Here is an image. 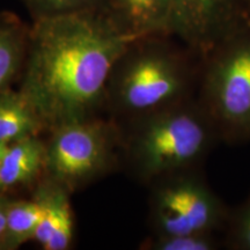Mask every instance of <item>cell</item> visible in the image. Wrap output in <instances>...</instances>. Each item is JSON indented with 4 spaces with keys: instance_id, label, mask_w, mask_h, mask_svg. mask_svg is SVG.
Masks as SVG:
<instances>
[{
    "instance_id": "obj_2",
    "label": "cell",
    "mask_w": 250,
    "mask_h": 250,
    "mask_svg": "<svg viewBox=\"0 0 250 250\" xmlns=\"http://www.w3.org/2000/svg\"><path fill=\"white\" fill-rule=\"evenodd\" d=\"M120 125L122 165L145 184L189 170L210 144L208 115L187 100Z\"/></svg>"
},
{
    "instance_id": "obj_6",
    "label": "cell",
    "mask_w": 250,
    "mask_h": 250,
    "mask_svg": "<svg viewBox=\"0 0 250 250\" xmlns=\"http://www.w3.org/2000/svg\"><path fill=\"white\" fill-rule=\"evenodd\" d=\"M206 99L219 121L250 124V35L220 52L206 76Z\"/></svg>"
},
{
    "instance_id": "obj_12",
    "label": "cell",
    "mask_w": 250,
    "mask_h": 250,
    "mask_svg": "<svg viewBox=\"0 0 250 250\" xmlns=\"http://www.w3.org/2000/svg\"><path fill=\"white\" fill-rule=\"evenodd\" d=\"M45 127L39 115L19 89L0 92V144L18 142L27 137L43 136Z\"/></svg>"
},
{
    "instance_id": "obj_16",
    "label": "cell",
    "mask_w": 250,
    "mask_h": 250,
    "mask_svg": "<svg viewBox=\"0 0 250 250\" xmlns=\"http://www.w3.org/2000/svg\"><path fill=\"white\" fill-rule=\"evenodd\" d=\"M235 236L237 245L241 248L250 250V203L239 217Z\"/></svg>"
},
{
    "instance_id": "obj_3",
    "label": "cell",
    "mask_w": 250,
    "mask_h": 250,
    "mask_svg": "<svg viewBox=\"0 0 250 250\" xmlns=\"http://www.w3.org/2000/svg\"><path fill=\"white\" fill-rule=\"evenodd\" d=\"M168 35L131 41L115 62L107 86L105 115L131 121L186 100V62L166 42Z\"/></svg>"
},
{
    "instance_id": "obj_15",
    "label": "cell",
    "mask_w": 250,
    "mask_h": 250,
    "mask_svg": "<svg viewBox=\"0 0 250 250\" xmlns=\"http://www.w3.org/2000/svg\"><path fill=\"white\" fill-rule=\"evenodd\" d=\"M215 243L211 233L186 235H153L140 243L143 250H211Z\"/></svg>"
},
{
    "instance_id": "obj_17",
    "label": "cell",
    "mask_w": 250,
    "mask_h": 250,
    "mask_svg": "<svg viewBox=\"0 0 250 250\" xmlns=\"http://www.w3.org/2000/svg\"><path fill=\"white\" fill-rule=\"evenodd\" d=\"M11 199V197H8L6 193H0V250H1V245L4 242V237L6 234L7 211Z\"/></svg>"
},
{
    "instance_id": "obj_7",
    "label": "cell",
    "mask_w": 250,
    "mask_h": 250,
    "mask_svg": "<svg viewBox=\"0 0 250 250\" xmlns=\"http://www.w3.org/2000/svg\"><path fill=\"white\" fill-rule=\"evenodd\" d=\"M237 0H174L173 34L191 48L206 50L221 37Z\"/></svg>"
},
{
    "instance_id": "obj_9",
    "label": "cell",
    "mask_w": 250,
    "mask_h": 250,
    "mask_svg": "<svg viewBox=\"0 0 250 250\" xmlns=\"http://www.w3.org/2000/svg\"><path fill=\"white\" fill-rule=\"evenodd\" d=\"M34 193L44 204V214L37 227L34 241L44 250L70 249L76 230L71 193L44 177L35 187Z\"/></svg>"
},
{
    "instance_id": "obj_18",
    "label": "cell",
    "mask_w": 250,
    "mask_h": 250,
    "mask_svg": "<svg viewBox=\"0 0 250 250\" xmlns=\"http://www.w3.org/2000/svg\"><path fill=\"white\" fill-rule=\"evenodd\" d=\"M7 146L6 144H0V165H1V160H2V156H4L6 149H7Z\"/></svg>"
},
{
    "instance_id": "obj_8",
    "label": "cell",
    "mask_w": 250,
    "mask_h": 250,
    "mask_svg": "<svg viewBox=\"0 0 250 250\" xmlns=\"http://www.w3.org/2000/svg\"><path fill=\"white\" fill-rule=\"evenodd\" d=\"M103 11L131 39L173 35L174 0H104Z\"/></svg>"
},
{
    "instance_id": "obj_14",
    "label": "cell",
    "mask_w": 250,
    "mask_h": 250,
    "mask_svg": "<svg viewBox=\"0 0 250 250\" xmlns=\"http://www.w3.org/2000/svg\"><path fill=\"white\" fill-rule=\"evenodd\" d=\"M31 21L103 9L104 0H20Z\"/></svg>"
},
{
    "instance_id": "obj_11",
    "label": "cell",
    "mask_w": 250,
    "mask_h": 250,
    "mask_svg": "<svg viewBox=\"0 0 250 250\" xmlns=\"http://www.w3.org/2000/svg\"><path fill=\"white\" fill-rule=\"evenodd\" d=\"M29 36L30 24L13 12H0V92L20 80Z\"/></svg>"
},
{
    "instance_id": "obj_10",
    "label": "cell",
    "mask_w": 250,
    "mask_h": 250,
    "mask_svg": "<svg viewBox=\"0 0 250 250\" xmlns=\"http://www.w3.org/2000/svg\"><path fill=\"white\" fill-rule=\"evenodd\" d=\"M46 147L43 136L9 144L0 165V193L35 189L45 174Z\"/></svg>"
},
{
    "instance_id": "obj_1",
    "label": "cell",
    "mask_w": 250,
    "mask_h": 250,
    "mask_svg": "<svg viewBox=\"0 0 250 250\" xmlns=\"http://www.w3.org/2000/svg\"><path fill=\"white\" fill-rule=\"evenodd\" d=\"M103 9L31 21L19 90L45 127L105 115L111 70L131 41Z\"/></svg>"
},
{
    "instance_id": "obj_4",
    "label": "cell",
    "mask_w": 250,
    "mask_h": 250,
    "mask_svg": "<svg viewBox=\"0 0 250 250\" xmlns=\"http://www.w3.org/2000/svg\"><path fill=\"white\" fill-rule=\"evenodd\" d=\"M44 139V179L71 195L122 164L121 125L108 115L59 125L48 131Z\"/></svg>"
},
{
    "instance_id": "obj_5",
    "label": "cell",
    "mask_w": 250,
    "mask_h": 250,
    "mask_svg": "<svg viewBox=\"0 0 250 250\" xmlns=\"http://www.w3.org/2000/svg\"><path fill=\"white\" fill-rule=\"evenodd\" d=\"M181 171L151 184L154 235L211 233L221 218L220 203L205 184Z\"/></svg>"
},
{
    "instance_id": "obj_13",
    "label": "cell",
    "mask_w": 250,
    "mask_h": 250,
    "mask_svg": "<svg viewBox=\"0 0 250 250\" xmlns=\"http://www.w3.org/2000/svg\"><path fill=\"white\" fill-rule=\"evenodd\" d=\"M43 214L44 204L35 193L30 199L12 198L8 205L7 225L1 250H15L24 243L33 241Z\"/></svg>"
}]
</instances>
